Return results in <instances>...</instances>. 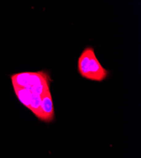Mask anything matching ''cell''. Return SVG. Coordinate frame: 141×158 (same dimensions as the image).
<instances>
[{
    "label": "cell",
    "mask_w": 141,
    "mask_h": 158,
    "mask_svg": "<svg viewBox=\"0 0 141 158\" xmlns=\"http://www.w3.org/2000/svg\"><path fill=\"white\" fill-rule=\"evenodd\" d=\"M78 71L84 78L101 82L108 77L109 72L101 64L93 47H87L82 51L78 60Z\"/></svg>",
    "instance_id": "1"
},
{
    "label": "cell",
    "mask_w": 141,
    "mask_h": 158,
    "mask_svg": "<svg viewBox=\"0 0 141 158\" xmlns=\"http://www.w3.org/2000/svg\"><path fill=\"white\" fill-rule=\"evenodd\" d=\"M15 95L20 102L29 110L31 101L32 93L27 88H21L14 87Z\"/></svg>",
    "instance_id": "3"
},
{
    "label": "cell",
    "mask_w": 141,
    "mask_h": 158,
    "mask_svg": "<svg viewBox=\"0 0 141 158\" xmlns=\"http://www.w3.org/2000/svg\"><path fill=\"white\" fill-rule=\"evenodd\" d=\"M41 121L50 123L55 118V110L52 96L50 90L41 97Z\"/></svg>",
    "instance_id": "2"
}]
</instances>
